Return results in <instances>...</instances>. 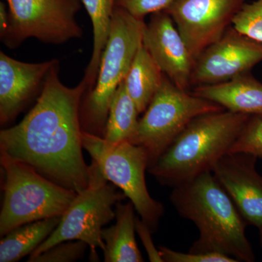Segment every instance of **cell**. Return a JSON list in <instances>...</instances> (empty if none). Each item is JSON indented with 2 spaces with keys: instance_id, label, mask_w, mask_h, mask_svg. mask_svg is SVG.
Instances as JSON below:
<instances>
[{
  "instance_id": "1",
  "label": "cell",
  "mask_w": 262,
  "mask_h": 262,
  "mask_svg": "<svg viewBox=\"0 0 262 262\" xmlns=\"http://www.w3.org/2000/svg\"><path fill=\"white\" fill-rule=\"evenodd\" d=\"M48 71L37 103L18 125L0 132V156L25 164L45 178L75 191L89 187L90 166L82 155L81 101L89 88L83 78L70 88Z\"/></svg>"
},
{
  "instance_id": "2",
  "label": "cell",
  "mask_w": 262,
  "mask_h": 262,
  "mask_svg": "<svg viewBox=\"0 0 262 262\" xmlns=\"http://www.w3.org/2000/svg\"><path fill=\"white\" fill-rule=\"evenodd\" d=\"M173 188L172 205L180 216L192 222L199 230V238L189 251L221 253L237 262L255 261L246 237L247 222L212 171Z\"/></svg>"
},
{
  "instance_id": "3",
  "label": "cell",
  "mask_w": 262,
  "mask_h": 262,
  "mask_svg": "<svg viewBox=\"0 0 262 262\" xmlns=\"http://www.w3.org/2000/svg\"><path fill=\"white\" fill-rule=\"evenodd\" d=\"M251 117L227 110L196 117L148 171L160 184L172 187L211 171L228 154Z\"/></svg>"
},
{
  "instance_id": "4",
  "label": "cell",
  "mask_w": 262,
  "mask_h": 262,
  "mask_svg": "<svg viewBox=\"0 0 262 262\" xmlns=\"http://www.w3.org/2000/svg\"><path fill=\"white\" fill-rule=\"evenodd\" d=\"M145 25L144 20L115 7L96 84L85 101L81 103L80 121L83 132L103 137L112 100L143 45Z\"/></svg>"
},
{
  "instance_id": "5",
  "label": "cell",
  "mask_w": 262,
  "mask_h": 262,
  "mask_svg": "<svg viewBox=\"0 0 262 262\" xmlns=\"http://www.w3.org/2000/svg\"><path fill=\"white\" fill-rule=\"evenodd\" d=\"M5 174L0 236L31 222L62 216L77 192L51 182L25 164L0 156Z\"/></svg>"
},
{
  "instance_id": "6",
  "label": "cell",
  "mask_w": 262,
  "mask_h": 262,
  "mask_svg": "<svg viewBox=\"0 0 262 262\" xmlns=\"http://www.w3.org/2000/svg\"><path fill=\"white\" fill-rule=\"evenodd\" d=\"M82 145L108 182L130 199L151 233L158 230L165 212L163 205L150 195L145 180L147 152L127 141L110 142L103 137L82 133Z\"/></svg>"
},
{
  "instance_id": "7",
  "label": "cell",
  "mask_w": 262,
  "mask_h": 262,
  "mask_svg": "<svg viewBox=\"0 0 262 262\" xmlns=\"http://www.w3.org/2000/svg\"><path fill=\"white\" fill-rule=\"evenodd\" d=\"M127 198L122 191L103 177L97 164L90 165L89 187L78 194L62 215L53 233L30 255L35 256L55 245L68 241H81L91 250V261H99L97 249L104 250L103 227L115 219L114 205Z\"/></svg>"
},
{
  "instance_id": "8",
  "label": "cell",
  "mask_w": 262,
  "mask_h": 262,
  "mask_svg": "<svg viewBox=\"0 0 262 262\" xmlns=\"http://www.w3.org/2000/svg\"><path fill=\"white\" fill-rule=\"evenodd\" d=\"M223 110L217 103L179 89L165 75L160 89L139 120L134 144L145 149L149 168L194 118Z\"/></svg>"
},
{
  "instance_id": "9",
  "label": "cell",
  "mask_w": 262,
  "mask_h": 262,
  "mask_svg": "<svg viewBox=\"0 0 262 262\" xmlns=\"http://www.w3.org/2000/svg\"><path fill=\"white\" fill-rule=\"evenodd\" d=\"M9 29L2 41L15 48L28 38L61 45L82 36L76 20L81 0H7Z\"/></svg>"
},
{
  "instance_id": "10",
  "label": "cell",
  "mask_w": 262,
  "mask_h": 262,
  "mask_svg": "<svg viewBox=\"0 0 262 262\" xmlns=\"http://www.w3.org/2000/svg\"><path fill=\"white\" fill-rule=\"evenodd\" d=\"M246 0H176L165 10L194 59L224 35Z\"/></svg>"
},
{
  "instance_id": "11",
  "label": "cell",
  "mask_w": 262,
  "mask_h": 262,
  "mask_svg": "<svg viewBox=\"0 0 262 262\" xmlns=\"http://www.w3.org/2000/svg\"><path fill=\"white\" fill-rule=\"evenodd\" d=\"M262 61V43L237 32L232 26L217 42L196 58L191 86L227 82L250 71Z\"/></svg>"
},
{
  "instance_id": "12",
  "label": "cell",
  "mask_w": 262,
  "mask_h": 262,
  "mask_svg": "<svg viewBox=\"0 0 262 262\" xmlns=\"http://www.w3.org/2000/svg\"><path fill=\"white\" fill-rule=\"evenodd\" d=\"M143 45L164 75L179 89L189 91L195 59L167 12L151 14Z\"/></svg>"
},
{
  "instance_id": "13",
  "label": "cell",
  "mask_w": 262,
  "mask_h": 262,
  "mask_svg": "<svg viewBox=\"0 0 262 262\" xmlns=\"http://www.w3.org/2000/svg\"><path fill=\"white\" fill-rule=\"evenodd\" d=\"M258 158L248 153H228L212 168V173L228 193L248 225H262V177Z\"/></svg>"
},
{
  "instance_id": "14",
  "label": "cell",
  "mask_w": 262,
  "mask_h": 262,
  "mask_svg": "<svg viewBox=\"0 0 262 262\" xmlns=\"http://www.w3.org/2000/svg\"><path fill=\"white\" fill-rule=\"evenodd\" d=\"M57 60L26 63L0 52V123L5 125L18 116L44 82Z\"/></svg>"
},
{
  "instance_id": "15",
  "label": "cell",
  "mask_w": 262,
  "mask_h": 262,
  "mask_svg": "<svg viewBox=\"0 0 262 262\" xmlns=\"http://www.w3.org/2000/svg\"><path fill=\"white\" fill-rule=\"evenodd\" d=\"M192 94L227 111L262 118V83L250 73L227 82L194 87Z\"/></svg>"
},
{
  "instance_id": "16",
  "label": "cell",
  "mask_w": 262,
  "mask_h": 262,
  "mask_svg": "<svg viewBox=\"0 0 262 262\" xmlns=\"http://www.w3.org/2000/svg\"><path fill=\"white\" fill-rule=\"evenodd\" d=\"M131 202L116 205V223L103 228L101 236L104 241L105 262H142L144 258L136 243V216Z\"/></svg>"
},
{
  "instance_id": "17",
  "label": "cell",
  "mask_w": 262,
  "mask_h": 262,
  "mask_svg": "<svg viewBox=\"0 0 262 262\" xmlns=\"http://www.w3.org/2000/svg\"><path fill=\"white\" fill-rule=\"evenodd\" d=\"M164 74L149 51L141 46L124 80L139 114L144 113L161 86Z\"/></svg>"
},
{
  "instance_id": "18",
  "label": "cell",
  "mask_w": 262,
  "mask_h": 262,
  "mask_svg": "<svg viewBox=\"0 0 262 262\" xmlns=\"http://www.w3.org/2000/svg\"><path fill=\"white\" fill-rule=\"evenodd\" d=\"M61 216L31 222L10 231L0 241V262H15L32 254L53 233Z\"/></svg>"
},
{
  "instance_id": "19",
  "label": "cell",
  "mask_w": 262,
  "mask_h": 262,
  "mask_svg": "<svg viewBox=\"0 0 262 262\" xmlns=\"http://www.w3.org/2000/svg\"><path fill=\"white\" fill-rule=\"evenodd\" d=\"M135 103L127 94L124 80L114 95L103 137L113 143L127 141L134 144L139 120Z\"/></svg>"
},
{
  "instance_id": "20",
  "label": "cell",
  "mask_w": 262,
  "mask_h": 262,
  "mask_svg": "<svg viewBox=\"0 0 262 262\" xmlns=\"http://www.w3.org/2000/svg\"><path fill=\"white\" fill-rule=\"evenodd\" d=\"M94 28V49L84 79L90 91L97 79L101 56L110 37L117 0H81Z\"/></svg>"
},
{
  "instance_id": "21",
  "label": "cell",
  "mask_w": 262,
  "mask_h": 262,
  "mask_svg": "<svg viewBox=\"0 0 262 262\" xmlns=\"http://www.w3.org/2000/svg\"><path fill=\"white\" fill-rule=\"evenodd\" d=\"M232 26L241 34L262 43V0L245 3L234 17Z\"/></svg>"
},
{
  "instance_id": "22",
  "label": "cell",
  "mask_w": 262,
  "mask_h": 262,
  "mask_svg": "<svg viewBox=\"0 0 262 262\" xmlns=\"http://www.w3.org/2000/svg\"><path fill=\"white\" fill-rule=\"evenodd\" d=\"M89 245L81 241H68L55 245L28 262H73L83 258Z\"/></svg>"
},
{
  "instance_id": "23",
  "label": "cell",
  "mask_w": 262,
  "mask_h": 262,
  "mask_svg": "<svg viewBox=\"0 0 262 262\" xmlns=\"http://www.w3.org/2000/svg\"><path fill=\"white\" fill-rule=\"evenodd\" d=\"M244 152L262 159V118L249 119L229 153Z\"/></svg>"
},
{
  "instance_id": "24",
  "label": "cell",
  "mask_w": 262,
  "mask_h": 262,
  "mask_svg": "<svg viewBox=\"0 0 262 262\" xmlns=\"http://www.w3.org/2000/svg\"><path fill=\"white\" fill-rule=\"evenodd\" d=\"M163 262H237L223 253L216 252H180L164 246L158 248Z\"/></svg>"
},
{
  "instance_id": "25",
  "label": "cell",
  "mask_w": 262,
  "mask_h": 262,
  "mask_svg": "<svg viewBox=\"0 0 262 262\" xmlns=\"http://www.w3.org/2000/svg\"><path fill=\"white\" fill-rule=\"evenodd\" d=\"M176 0H117L116 6L120 7L131 15L144 20L146 15L165 11Z\"/></svg>"
},
{
  "instance_id": "26",
  "label": "cell",
  "mask_w": 262,
  "mask_h": 262,
  "mask_svg": "<svg viewBox=\"0 0 262 262\" xmlns=\"http://www.w3.org/2000/svg\"><path fill=\"white\" fill-rule=\"evenodd\" d=\"M136 230L144 244L150 261L163 262L160 256L159 251L155 248V245L153 244L151 237V234L152 233L149 227L139 217H136Z\"/></svg>"
},
{
  "instance_id": "27",
  "label": "cell",
  "mask_w": 262,
  "mask_h": 262,
  "mask_svg": "<svg viewBox=\"0 0 262 262\" xmlns=\"http://www.w3.org/2000/svg\"><path fill=\"white\" fill-rule=\"evenodd\" d=\"M10 17L9 10H7L6 5L0 2V37L3 38L9 29Z\"/></svg>"
},
{
  "instance_id": "28",
  "label": "cell",
  "mask_w": 262,
  "mask_h": 262,
  "mask_svg": "<svg viewBox=\"0 0 262 262\" xmlns=\"http://www.w3.org/2000/svg\"><path fill=\"white\" fill-rule=\"evenodd\" d=\"M258 230H259L260 244H261L262 248V225L259 227V228H258Z\"/></svg>"
}]
</instances>
